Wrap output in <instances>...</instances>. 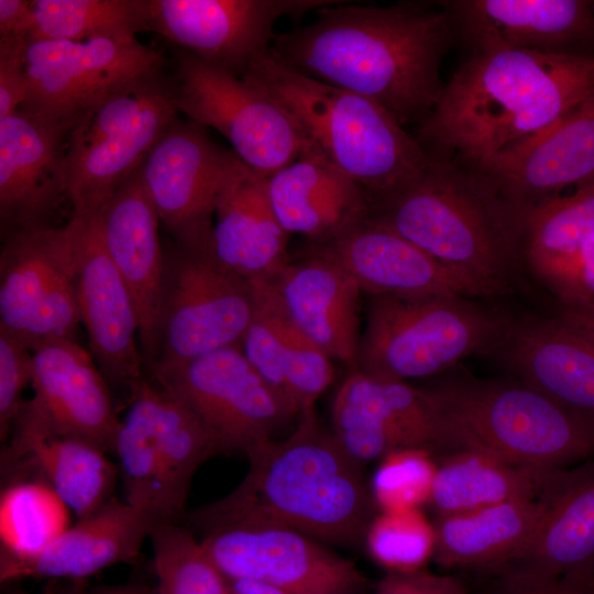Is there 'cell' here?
<instances>
[{
	"label": "cell",
	"mask_w": 594,
	"mask_h": 594,
	"mask_svg": "<svg viewBox=\"0 0 594 594\" xmlns=\"http://www.w3.org/2000/svg\"><path fill=\"white\" fill-rule=\"evenodd\" d=\"M316 12L312 23L275 33L274 59L375 101L400 124L427 119L442 95L441 62L455 35L440 1L383 7L336 0Z\"/></svg>",
	"instance_id": "1"
},
{
	"label": "cell",
	"mask_w": 594,
	"mask_h": 594,
	"mask_svg": "<svg viewBox=\"0 0 594 594\" xmlns=\"http://www.w3.org/2000/svg\"><path fill=\"white\" fill-rule=\"evenodd\" d=\"M594 94V56L472 50L420 123L417 141L462 167L520 145Z\"/></svg>",
	"instance_id": "2"
},
{
	"label": "cell",
	"mask_w": 594,
	"mask_h": 594,
	"mask_svg": "<svg viewBox=\"0 0 594 594\" xmlns=\"http://www.w3.org/2000/svg\"><path fill=\"white\" fill-rule=\"evenodd\" d=\"M298 417L288 438L271 439L246 457L249 471L232 492L188 516L193 527L204 535L234 524L267 525L344 546L364 539L375 506L362 464L322 429L315 409Z\"/></svg>",
	"instance_id": "3"
},
{
	"label": "cell",
	"mask_w": 594,
	"mask_h": 594,
	"mask_svg": "<svg viewBox=\"0 0 594 594\" xmlns=\"http://www.w3.org/2000/svg\"><path fill=\"white\" fill-rule=\"evenodd\" d=\"M367 218L433 257L473 297L508 294L525 261L521 217L482 176L448 158L433 157L408 184L370 199Z\"/></svg>",
	"instance_id": "4"
},
{
	"label": "cell",
	"mask_w": 594,
	"mask_h": 594,
	"mask_svg": "<svg viewBox=\"0 0 594 594\" xmlns=\"http://www.w3.org/2000/svg\"><path fill=\"white\" fill-rule=\"evenodd\" d=\"M241 78L263 89L292 119L304 144L361 185L370 199L408 184L433 161L375 101L298 74L270 53Z\"/></svg>",
	"instance_id": "5"
},
{
	"label": "cell",
	"mask_w": 594,
	"mask_h": 594,
	"mask_svg": "<svg viewBox=\"0 0 594 594\" xmlns=\"http://www.w3.org/2000/svg\"><path fill=\"white\" fill-rule=\"evenodd\" d=\"M426 391L448 454L472 450L546 471L594 458V420L518 380L459 377Z\"/></svg>",
	"instance_id": "6"
},
{
	"label": "cell",
	"mask_w": 594,
	"mask_h": 594,
	"mask_svg": "<svg viewBox=\"0 0 594 594\" xmlns=\"http://www.w3.org/2000/svg\"><path fill=\"white\" fill-rule=\"evenodd\" d=\"M509 319L458 295H374L353 370L388 382L433 375L493 352Z\"/></svg>",
	"instance_id": "7"
},
{
	"label": "cell",
	"mask_w": 594,
	"mask_h": 594,
	"mask_svg": "<svg viewBox=\"0 0 594 594\" xmlns=\"http://www.w3.org/2000/svg\"><path fill=\"white\" fill-rule=\"evenodd\" d=\"M177 114L172 77L164 67L128 81L94 105L67 136L73 216L95 217Z\"/></svg>",
	"instance_id": "8"
},
{
	"label": "cell",
	"mask_w": 594,
	"mask_h": 594,
	"mask_svg": "<svg viewBox=\"0 0 594 594\" xmlns=\"http://www.w3.org/2000/svg\"><path fill=\"white\" fill-rule=\"evenodd\" d=\"M255 306L254 282L221 264L209 248L174 242L164 251L155 366L240 348Z\"/></svg>",
	"instance_id": "9"
},
{
	"label": "cell",
	"mask_w": 594,
	"mask_h": 594,
	"mask_svg": "<svg viewBox=\"0 0 594 594\" xmlns=\"http://www.w3.org/2000/svg\"><path fill=\"white\" fill-rule=\"evenodd\" d=\"M79 219L2 234L0 331L32 352L54 338L76 340Z\"/></svg>",
	"instance_id": "10"
},
{
	"label": "cell",
	"mask_w": 594,
	"mask_h": 594,
	"mask_svg": "<svg viewBox=\"0 0 594 594\" xmlns=\"http://www.w3.org/2000/svg\"><path fill=\"white\" fill-rule=\"evenodd\" d=\"M146 375L197 418L218 453L248 457L294 417L239 346L158 364Z\"/></svg>",
	"instance_id": "11"
},
{
	"label": "cell",
	"mask_w": 594,
	"mask_h": 594,
	"mask_svg": "<svg viewBox=\"0 0 594 594\" xmlns=\"http://www.w3.org/2000/svg\"><path fill=\"white\" fill-rule=\"evenodd\" d=\"M178 112L213 128L234 154L263 177L295 161L302 138L286 112L260 87L182 51L172 76Z\"/></svg>",
	"instance_id": "12"
},
{
	"label": "cell",
	"mask_w": 594,
	"mask_h": 594,
	"mask_svg": "<svg viewBox=\"0 0 594 594\" xmlns=\"http://www.w3.org/2000/svg\"><path fill=\"white\" fill-rule=\"evenodd\" d=\"M25 62L29 90L19 110L68 131L103 97L165 63L138 38L33 41L26 45Z\"/></svg>",
	"instance_id": "13"
},
{
	"label": "cell",
	"mask_w": 594,
	"mask_h": 594,
	"mask_svg": "<svg viewBox=\"0 0 594 594\" xmlns=\"http://www.w3.org/2000/svg\"><path fill=\"white\" fill-rule=\"evenodd\" d=\"M336 0H146L148 30L242 77L270 53L276 21Z\"/></svg>",
	"instance_id": "14"
},
{
	"label": "cell",
	"mask_w": 594,
	"mask_h": 594,
	"mask_svg": "<svg viewBox=\"0 0 594 594\" xmlns=\"http://www.w3.org/2000/svg\"><path fill=\"white\" fill-rule=\"evenodd\" d=\"M234 153L217 146L205 127L174 119L140 165L161 222L174 242L209 248L216 207Z\"/></svg>",
	"instance_id": "15"
},
{
	"label": "cell",
	"mask_w": 594,
	"mask_h": 594,
	"mask_svg": "<svg viewBox=\"0 0 594 594\" xmlns=\"http://www.w3.org/2000/svg\"><path fill=\"white\" fill-rule=\"evenodd\" d=\"M200 542L229 580L265 582L293 594H355L367 579L356 564L298 531L234 524Z\"/></svg>",
	"instance_id": "16"
},
{
	"label": "cell",
	"mask_w": 594,
	"mask_h": 594,
	"mask_svg": "<svg viewBox=\"0 0 594 594\" xmlns=\"http://www.w3.org/2000/svg\"><path fill=\"white\" fill-rule=\"evenodd\" d=\"M332 435L363 464L405 448L448 454L438 411L426 389L371 377L358 370L338 388Z\"/></svg>",
	"instance_id": "17"
},
{
	"label": "cell",
	"mask_w": 594,
	"mask_h": 594,
	"mask_svg": "<svg viewBox=\"0 0 594 594\" xmlns=\"http://www.w3.org/2000/svg\"><path fill=\"white\" fill-rule=\"evenodd\" d=\"M31 386L34 395L15 417L113 453L120 425L116 404L91 354L76 340L54 338L33 351Z\"/></svg>",
	"instance_id": "18"
},
{
	"label": "cell",
	"mask_w": 594,
	"mask_h": 594,
	"mask_svg": "<svg viewBox=\"0 0 594 594\" xmlns=\"http://www.w3.org/2000/svg\"><path fill=\"white\" fill-rule=\"evenodd\" d=\"M466 169L490 183L520 217L569 186L593 183L594 94L534 138Z\"/></svg>",
	"instance_id": "19"
},
{
	"label": "cell",
	"mask_w": 594,
	"mask_h": 594,
	"mask_svg": "<svg viewBox=\"0 0 594 594\" xmlns=\"http://www.w3.org/2000/svg\"><path fill=\"white\" fill-rule=\"evenodd\" d=\"M77 218L80 222L77 286L80 320L98 369L109 387L125 393L129 405L146 375L135 341L139 338L136 309L107 252L97 216Z\"/></svg>",
	"instance_id": "20"
},
{
	"label": "cell",
	"mask_w": 594,
	"mask_h": 594,
	"mask_svg": "<svg viewBox=\"0 0 594 594\" xmlns=\"http://www.w3.org/2000/svg\"><path fill=\"white\" fill-rule=\"evenodd\" d=\"M69 131L18 110L0 119L1 233L53 227L67 195Z\"/></svg>",
	"instance_id": "21"
},
{
	"label": "cell",
	"mask_w": 594,
	"mask_h": 594,
	"mask_svg": "<svg viewBox=\"0 0 594 594\" xmlns=\"http://www.w3.org/2000/svg\"><path fill=\"white\" fill-rule=\"evenodd\" d=\"M454 32L472 50L508 48L549 55L594 56L590 0L440 1Z\"/></svg>",
	"instance_id": "22"
},
{
	"label": "cell",
	"mask_w": 594,
	"mask_h": 594,
	"mask_svg": "<svg viewBox=\"0 0 594 594\" xmlns=\"http://www.w3.org/2000/svg\"><path fill=\"white\" fill-rule=\"evenodd\" d=\"M107 252L124 280L139 318L145 372L157 363L158 302L164 265L157 210L140 166L96 215Z\"/></svg>",
	"instance_id": "23"
},
{
	"label": "cell",
	"mask_w": 594,
	"mask_h": 594,
	"mask_svg": "<svg viewBox=\"0 0 594 594\" xmlns=\"http://www.w3.org/2000/svg\"><path fill=\"white\" fill-rule=\"evenodd\" d=\"M158 522L153 513L113 496L94 513L78 518L38 554L1 563L0 581H84L114 564L135 561Z\"/></svg>",
	"instance_id": "24"
},
{
	"label": "cell",
	"mask_w": 594,
	"mask_h": 594,
	"mask_svg": "<svg viewBox=\"0 0 594 594\" xmlns=\"http://www.w3.org/2000/svg\"><path fill=\"white\" fill-rule=\"evenodd\" d=\"M493 353L518 381L594 420V345L558 318L509 319Z\"/></svg>",
	"instance_id": "25"
},
{
	"label": "cell",
	"mask_w": 594,
	"mask_h": 594,
	"mask_svg": "<svg viewBox=\"0 0 594 594\" xmlns=\"http://www.w3.org/2000/svg\"><path fill=\"white\" fill-rule=\"evenodd\" d=\"M256 306L240 349L295 417L315 403L334 377L332 359L290 318L268 282H254Z\"/></svg>",
	"instance_id": "26"
},
{
	"label": "cell",
	"mask_w": 594,
	"mask_h": 594,
	"mask_svg": "<svg viewBox=\"0 0 594 594\" xmlns=\"http://www.w3.org/2000/svg\"><path fill=\"white\" fill-rule=\"evenodd\" d=\"M10 436L1 450V473L6 480L42 479L77 519L114 496L119 469L98 446L52 433L21 417H15Z\"/></svg>",
	"instance_id": "27"
},
{
	"label": "cell",
	"mask_w": 594,
	"mask_h": 594,
	"mask_svg": "<svg viewBox=\"0 0 594 594\" xmlns=\"http://www.w3.org/2000/svg\"><path fill=\"white\" fill-rule=\"evenodd\" d=\"M535 503L528 542L502 566L550 576L594 566V458L550 471Z\"/></svg>",
	"instance_id": "28"
},
{
	"label": "cell",
	"mask_w": 594,
	"mask_h": 594,
	"mask_svg": "<svg viewBox=\"0 0 594 594\" xmlns=\"http://www.w3.org/2000/svg\"><path fill=\"white\" fill-rule=\"evenodd\" d=\"M295 323L332 360L355 366L361 288L337 263L307 249L268 282Z\"/></svg>",
	"instance_id": "29"
},
{
	"label": "cell",
	"mask_w": 594,
	"mask_h": 594,
	"mask_svg": "<svg viewBox=\"0 0 594 594\" xmlns=\"http://www.w3.org/2000/svg\"><path fill=\"white\" fill-rule=\"evenodd\" d=\"M342 267L370 296L447 294L471 298L470 288L421 249L367 217L330 241L309 244Z\"/></svg>",
	"instance_id": "30"
},
{
	"label": "cell",
	"mask_w": 594,
	"mask_h": 594,
	"mask_svg": "<svg viewBox=\"0 0 594 594\" xmlns=\"http://www.w3.org/2000/svg\"><path fill=\"white\" fill-rule=\"evenodd\" d=\"M209 249L224 266L252 282H270L290 261L288 234L267 193L266 177L235 154L221 190Z\"/></svg>",
	"instance_id": "31"
},
{
	"label": "cell",
	"mask_w": 594,
	"mask_h": 594,
	"mask_svg": "<svg viewBox=\"0 0 594 594\" xmlns=\"http://www.w3.org/2000/svg\"><path fill=\"white\" fill-rule=\"evenodd\" d=\"M266 180L283 229L309 244L330 241L369 215L366 190L306 144L295 161Z\"/></svg>",
	"instance_id": "32"
},
{
	"label": "cell",
	"mask_w": 594,
	"mask_h": 594,
	"mask_svg": "<svg viewBox=\"0 0 594 594\" xmlns=\"http://www.w3.org/2000/svg\"><path fill=\"white\" fill-rule=\"evenodd\" d=\"M536 521L535 501H515L439 516L435 560L444 568L491 572L526 546Z\"/></svg>",
	"instance_id": "33"
},
{
	"label": "cell",
	"mask_w": 594,
	"mask_h": 594,
	"mask_svg": "<svg viewBox=\"0 0 594 594\" xmlns=\"http://www.w3.org/2000/svg\"><path fill=\"white\" fill-rule=\"evenodd\" d=\"M437 463L428 504L439 516L515 501H535L550 471L514 464L472 450Z\"/></svg>",
	"instance_id": "34"
},
{
	"label": "cell",
	"mask_w": 594,
	"mask_h": 594,
	"mask_svg": "<svg viewBox=\"0 0 594 594\" xmlns=\"http://www.w3.org/2000/svg\"><path fill=\"white\" fill-rule=\"evenodd\" d=\"M594 235V182L522 215L524 258L557 296L582 245Z\"/></svg>",
	"instance_id": "35"
},
{
	"label": "cell",
	"mask_w": 594,
	"mask_h": 594,
	"mask_svg": "<svg viewBox=\"0 0 594 594\" xmlns=\"http://www.w3.org/2000/svg\"><path fill=\"white\" fill-rule=\"evenodd\" d=\"M156 430L160 460L156 513L161 522H179L196 471L218 450L197 418L158 384Z\"/></svg>",
	"instance_id": "36"
},
{
	"label": "cell",
	"mask_w": 594,
	"mask_h": 594,
	"mask_svg": "<svg viewBox=\"0 0 594 594\" xmlns=\"http://www.w3.org/2000/svg\"><path fill=\"white\" fill-rule=\"evenodd\" d=\"M72 514L42 479L6 480L0 496V564L42 552L72 525Z\"/></svg>",
	"instance_id": "37"
},
{
	"label": "cell",
	"mask_w": 594,
	"mask_h": 594,
	"mask_svg": "<svg viewBox=\"0 0 594 594\" xmlns=\"http://www.w3.org/2000/svg\"><path fill=\"white\" fill-rule=\"evenodd\" d=\"M156 396V382L145 375L133 393L124 418L120 420L113 454L119 460L124 501L136 508L153 513L158 518Z\"/></svg>",
	"instance_id": "38"
},
{
	"label": "cell",
	"mask_w": 594,
	"mask_h": 594,
	"mask_svg": "<svg viewBox=\"0 0 594 594\" xmlns=\"http://www.w3.org/2000/svg\"><path fill=\"white\" fill-rule=\"evenodd\" d=\"M32 6L35 26L29 42L133 40L148 30L146 0H32Z\"/></svg>",
	"instance_id": "39"
},
{
	"label": "cell",
	"mask_w": 594,
	"mask_h": 594,
	"mask_svg": "<svg viewBox=\"0 0 594 594\" xmlns=\"http://www.w3.org/2000/svg\"><path fill=\"white\" fill-rule=\"evenodd\" d=\"M148 539L158 594H232L229 579L189 527L158 522Z\"/></svg>",
	"instance_id": "40"
},
{
	"label": "cell",
	"mask_w": 594,
	"mask_h": 594,
	"mask_svg": "<svg viewBox=\"0 0 594 594\" xmlns=\"http://www.w3.org/2000/svg\"><path fill=\"white\" fill-rule=\"evenodd\" d=\"M364 540L370 556L387 573L416 572L433 557L435 526L420 508L380 512Z\"/></svg>",
	"instance_id": "41"
},
{
	"label": "cell",
	"mask_w": 594,
	"mask_h": 594,
	"mask_svg": "<svg viewBox=\"0 0 594 594\" xmlns=\"http://www.w3.org/2000/svg\"><path fill=\"white\" fill-rule=\"evenodd\" d=\"M432 453L419 448L388 452L381 459L370 486L380 512L420 508L428 503L437 470Z\"/></svg>",
	"instance_id": "42"
},
{
	"label": "cell",
	"mask_w": 594,
	"mask_h": 594,
	"mask_svg": "<svg viewBox=\"0 0 594 594\" xmlns=\"http://www.w3.org/2000/svg\"><path fill=\"white\" fill-rule=\"evenodd\" d=\"M486 574L491 579L476 594H594V566L558 576L509 565Z\"/></svg>",
	"instance_id": "43"
},
{
	"label": "cell",
	"mask_w": 594,
	"mask_h": 594,
	"mask_svg": "<svg viewBox=\"0 0 594 594\" xmlns=\"http://www.w3.org/2000/svg\"><path fill=\"white\" fill-rule=\"evenodd\" d=\"M33 352L0 331V438L6 442L23 403V389L31 385Z\"/></svg>",
	"instance_id": "44"
},
{
	"label": "cell",
	"mask_w": 594,
	"mask_h": 594,
	"mask_svg": "<svg viewBox=\"0 0 594 594\" xmlns=\"http://www.w3.org/2000/svg\"><path fill=\"white\" fill-rule=\"evenodd\" d=\"M26 38H0V119L15 113L26 100Z\"/></svg>",
	"instance_id": "45"
},
{
	"label": "cell",
	"mask_w": 594,
	"mask_h": 594,
	"mask_svg": "<svg viewBox=\"0 0 594 594\" xmlns=\"http://www.w3.org/2000/svg\"><path fill=\"white\" fill-rule=\"evenodd\" d=\"M374 594H471L454 576L436 574L426 569L410 573H386Z\"/></svg>",
	"instance_id": "46"
},
{
	"label": "cell",
	"mask_w": 594,
	"mask_h": 594,
	"mask_svg": "<svg viewBox=\"0 0 594 594\" xmlns=\"http://www.w3.org/2000/svg\"><path fill=\"white\" fill-rule=\"evenodd\" d=\"M556 297L559 304L594 300V235L580 249Z\"/></svg>",
	"instance_id": "47"
},
{
	"label": "cell",
	"mask_w": 594,
	"mask_h": 594,
	"mask_svg": "<svg viewBox=\"0 0 594 594\" xmlns=\"http://www.w3.org/2000/svg\"><path fill=\"white\" fill-rule=\"evenodd\" d=\"M35 16L30 0H0V38L31 37Z\"/></svg>",
	"instance_id": "48"
},
{
	"label": "cell",
	"mask_w": 594,
	"mask_h": 594,
	"mask_svg": "<svg viewBox=\"0 0 594 594\" xmlns=\"http://www.w3.org/2000/svg\"><path fill=\"white\" fill-rule=\"evenodd\" d=\"M43 594H158L147 586L134 583L88 585L84 581H48Z\"/></svg>",
	"instance_id": "49"
},
{
	"label": "cell",
	"mask_w": 594,
	"mask_h": 594,
	"mask_svg": "<svg viewBox=\"0 0 594 594\" xmlns=\"http://www.w3.org/2000/svg\"><path fill=\"white\" fill-rule=\"evenodd\" d=\"M554 317L594 345V300L559 304Z\"/></svg>",
	"instance_id": "50"
},
{
	"label": "cell",
	"mask_w": 594,
	"mask_h": 594,
	"mask_svg": "<svg viewBox=\"0 0 594 594\" xmlns=\"http://www.w3.org/2000/svg\"><path fill=\"white\" fill-rule=\"evenodd\" d=\"M232 594H293L275 585L254 580H229Z\"/></svg>",
	"instance_id": "51"
},
{
	"label": "cell",
	"mask_w": 594,
	"mask_h": 594,
	"mask_svg": "<svg viewBox=\"0 0 594 594\" xmlns=\"http://www.w3.org/2000/svg\"><path fill=\"white\" fill-rule=\"evenodd\" d=\"M6 594H26V593H24L21 590H11V591L7 592Z\"/></svg>",
	"instance_id": "52"
},
{
	"label": "cell",
	"mask_w": 594,
	"mask_h": 594,
	"mask_svg": "<svg viewBox=\"0 0 594 594\" xmlns=\"http://www.w3.org/2000/svg\"><path fill=\"white\" fill-rule=\"evenodd\" d=\"M593 9H594V1H593Z\"/></svg>",
	"instance_id": "53"
}]
</instances>
